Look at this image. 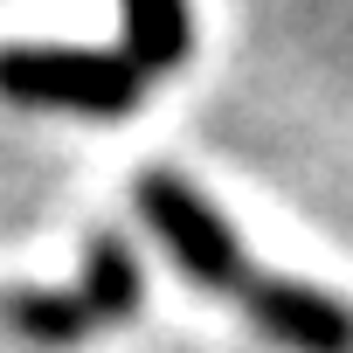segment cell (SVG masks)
Returning a JSON list of instances; mask_svg holds the SVG:
<instances>
[{
  "mask_svg": "<svg viewBox=\"0 0 353 353\" xmlns=\"http://www.w3.org/2000/svg\"><path fill=\"white\" fill-rule=\"evenodd\" d=\"M145 77L118 49L70 42H0V104L70 111V118H132L145 104Z\"/></svg>",
  "mask_w": 353,
  "mask_h": 353,
  "instance_id": "obj_1",
  "label": "cell"
},
{
  "mask_svg": "<svg viewBox=\"0 0 353 353\" xmlns=\"http://www.w3.org/2000/svg\"><path fill=\"white\" fill-rule=\"evenodd\" d=\"M132 201H139V222L166 243V256L181 263L201 291H215V298H243V284L256 277V263H250L243 236L229 229V215L188 181V173L145 166L139 188H132Z\"/></svg>",
  "mask_w": 353,
  "mask_h": 353,
  "instance_id": "obj_2",
  "label": "cell"
},
{
  "mask_svg": "<svg viewBox=\"0 0 353 353\" xmlns=\"http://www.w3.org/2000/svg\"><path fill=\"white\" fill-rule=\"evenodd\" d=\"M243 319L284 346V353H353V305L325 284H305V277H270L256 270L243 284Z\"/></svg>",
  "mask_w": 353,
  "mask_h": 353,
  "instance_id": "obj_3",
  "label": "cell"
},
{
  "mask_svg": "<svg viewBox=\"0 0 353 353\" xmlns=\"http://www.w3.org/2000/svg\"><path fill=\"white\" fill-rule=\"evenodd\" d=\"M125 21H118V56L152 83V77H173L188 70L194 56V8L188 0H118Z\"/></svg>",
  "mask_w": 353,
  "mask_h": 353,
  "instance_id": "obj_4",
  "label": "cell"
},
{
  "mask_svg": "<svg viewBox=\"0 0 353 353\" xmlns=\"http://www.w3.org/2000/svg\"><path fill=\"white\" fill-rule=\"evenodd\" d=\"M0 332L35 353H77L90 332H104V319L83 291H0Z\"/></svg>",
  "mask_w": 353,
  "mask_h": 353,
  "instance_id": "obj_5",
  "label": "cell"
},
{
  "mask_svg": "<svg viewBox=\"0 0 353 353\" xmlns=\"http://www.w3.org/2000/svg\"><path fill=\"white\" fill-rule=\"evenodd\" d=\"M77 291L90 298V312H97L104 325L139 319V305H145V270H139V250H132L125 236L97 229V236L83 243V284H77Z\"/></svg>",
  "mask_w": 353,
  "mask_h": 353,
  "instance_id": "obj_6",
  "label": "cell"
}]
</instances>
